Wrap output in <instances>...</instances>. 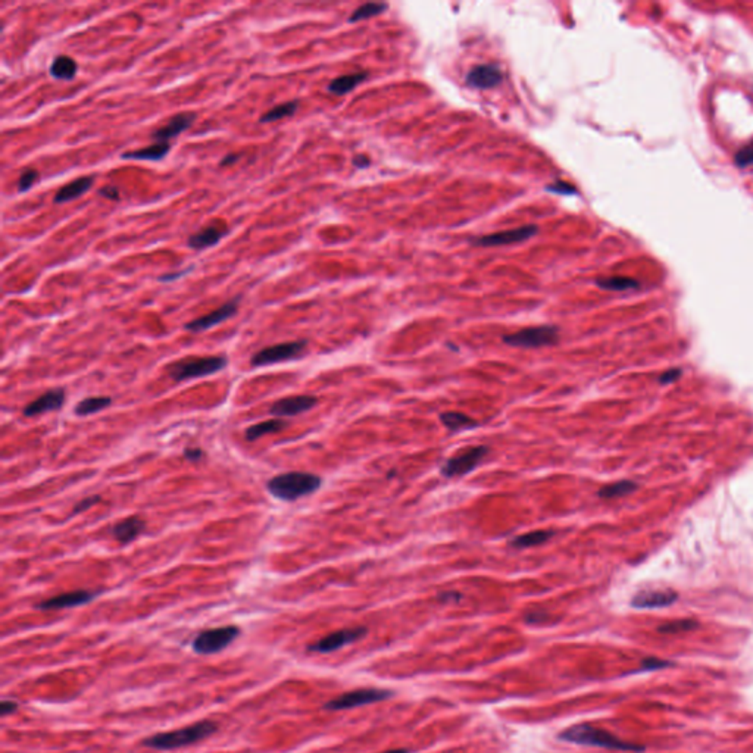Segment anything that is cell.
I'll return each mask as SVG.
<instances>
[{"mask_svg": "<svg viewBox=\"0 0 753 753\" xmlns=\"http://www.w3.org/2000/svg\"><path fill=\"white\" fill-rule=\"evenodd\" d=\"M353 164L357 165V166H361V168H362V166L370 165V159H368V158H365V156H358V158H355V159H353Z\"/></svg>", "mask_w": 753, "mask_h": 753, "instance_id": "obj_47", "label": "cell"}, {"mask_svg": "<svg viewBox=\"0 0 753 753\" xmlns=\"http://www.w3.org/2000/svg\"><path fill=\"white\" fill-rule=\"evenodd\" d=\"M286 427H287V423L284 420H281V418H273V420H267L262 423H258L255 425H250L245 433V438L247 442H256L258 438L264 437L267 434L280 433L282 428Z\"/></svg>", "mask_w": 753, "mask_h": 753, "instance_id": "obj_25", "label": "cell"}, {"mask_svg": "<svg viewBox=\"0 0 753 753\" xmlns=\"http://www.w3.org/2000/svg\"><path fill=\"white\" fill-rule=\"evenodd\" d=\"M67 401V392L62 387H55L45 392L37 399L30 402L23 411V415L25 418H34L38 415H43L46 412H55L59 411L64 406Z\"/></svg>", "mask_w": 753, "mask_h": 753, "instance_id": "obj_15", "label": "cell"}, {"mask_svg": "<svg viewBox=\"0 0 753 753\" xmlns=\"http://www.w3.org/2000/svg\"><path fill=\"white\" fill-rule=\"evenodd\" d=\"M77 71H78L77 62L67 55L56 56L50 65V76L60 81L74 80L77 76Z\"/></svg>", "mask_w": 753, "mask_h": 753, "instance_id": "obj_24", "label": "cell"}, {"mask_svg": "<svg viewBox=\"0 0 753 753\" xmlns=\"http://www.w3.org/2000/svg\"><path fill=\"white\" fill-rule=\"evenodd\" d=\"M146 530L144 519L139 517H128L118 521L117 524H113L111 528V536L117 540L120 545H128L134 540H137L143 531Z\"/></svg>", "mask_w": 753, "mask_h": 753, "instance_id": "obj_20", "label": "cell"}, {"mask_svg": "<svg viewBox=\"0 0 753 753\" xmlns=\"http://www.w3.org/2000/svg\"><path fill=\"white\" fill-rule=\"evenodd\" d=\"M240 158H242V155L240 153H228L227 156H224V158L221 159V162H219V166H228V165H233L236 164Z\"/></svg>", "mask_w": 753, "mask_h": 753, "instance_id": "obj_46", "label": "cell"}, {"mask_svg": "<svg viewBox=\"0 0 753 753\" xmlns=\"http://www.w3.org/2000/svg\"><path fill=\"white\" fill-rule=\"evenodd\" d=\"M381 753H409V750H407V749H392V750H385V752H381Z\"/></svg>", "mask_w": 753, "mask_h": 753, "instance_id": "obj_48", "label": "cell"}, {"mask_svg": "<svg viewBox=\"0 0 753 753\" xmlns=\"http://www.w3.org/2000/svg\"><path fill=\"white\" fill-rule=\"evenodd\" d=\"M736 165L740 166V168H745V166H749L753 164V143L748 144L746 148L741 149L737 155H736Z\"/></svg>", "mask_w": 753, "mask_h": 753, "instance_id": "obj_36", "label": "cell"}, {"mask_svg": "<svg viewBox=\"0 0 753 753\" xmlns=\"http://www.w3.org/2000/svg\"><path fill=\"white\" fill-rule=\"evenodd\" d=\"M306 346H308L306 340H295V341L273 344V346H267L254 353V357L250 358V365L259 368V367H268V365H276V363L297 359L303 353H305Z\"/></svg>", "mask_w": 753, "mask_h": 753, "instance_id": "obj_6", "label": "cell"}, {"mask_svg": "<svg viewBox=\"0 0 753 753\" xmlns=\"http://www.w3.org/2000/svg\"><path fill=\"white\" fill-rule=\"evenodd\" d=\"M539 232L536 225H524L518 227L514 229H506V232L487 234L474 240V245L484 246V247H495V246H508L514 243L526 242V240L535 237Z\"/></svg>", "mask_w": 753, "mask_h": 753, "instance_id": "obj_13", "label": "cell"}, {"mask_svg": "<svg viewBox=\"0 0 753 753\" xmlns=\"http://www.w3.org/2000/svg\"><path fill=\"white\" fill-rule=\"evenodd\" d=\"M240 300H242V295H238L234 299L225 302L224 305L216 308L212 312L206 313V315L199 317V318H196L190 322H187L184 326V330L190 331V333H202V331H206V330L212 328V327H216L218 324H221V322H224V321H227V319H229V318L236 315L237 311H238Z\"/></svg>", "mask_w": 753, "mask_h": 753, "instance_id": "obj_11", "label": "cell"}, {"mask_svg": "<svg viewBox=\"0 0 753 753\" xmlns=\"http://www.w3.org/2000/svg\"><path fill=\"white\" fill-rule=\"evenodd\" d=\"M18 709V704L14 702V700H2L0 702V715L2 717H8L10 714L16 712Z\"/></svg>", "mask_w": 753, "mask_h": 753, "instance_id": "obj_41", "label": "cell"}, {"mask_svg": "<svg viewBox=\"0 0 753 753\" xmlns=\"http://www.w3.org/2000/svg\"><path fill=\"white\" fill-rule=\"evenodd\" d=\"M634 490H636V484L633 483V481L622 480V481H616V483L614 484L602 487L599 490L598 496L602 499H615V497L630 495Z\"/></svg>", "mask_w": 753, "mask_h": 753, "instance_id": "obj_31", "label": "cell"}, {"mask_svg": "<svg viewBox=\"0 0 753 753\" xmlns=\"http://www.w3.org/2000/svg\"><path fill=\"white\" fill-rule=\"evenodd\" d=\"M559 740L567 741V743L572 745H581V746H592V748H602L609 750H622V752H643L644 748L639 746L631 741L622 740L620 737L614 736L612 733L598 727H593L589 724H578L572 726L567 730H563L558 736Z\"/></svg>", "mask_w": 753, "mask_h": 753, "instance_id": "obj_2", "label": "cell"}, {"mask_svg": "<svg viewBox=\"0 0 753 753\" xmlns=\"http://www.w3.org/2000/svg\"><path fill=\"white\" fill-rule=\"evenodd\" d=\"M673 662L665 661V659L659 658H646L642 662V671H655V669H662L671 666Z\"/></svg>", "mask_w": 753, "mask_h": 753, "instance_id": "obj_37", "label": "cell"}, {"mask_svg": "<svg viewBox=\"0 0 753 753\" xmlns=\"http://www.w3.org/2000/svg\"><path fill=\"white\" fill-rule=\"evenodd\" d=\"M553 536H555V531H552V530L528 531V532H526V535H519L515 539H512L509 541V546L514 548V549L535 548V546L543 545V543H546Z\"/></svg>", "mask_w": 753, "mask_h": 753, "instance_id": "obj_23", "label": "cell"}, {"mask_svg": "<svg viewBox=\"0 0 753 753\" xmlns=\"http://www.w3.org/2000/svg\"><path fill=\"white\" fill-rule=\"evenodd\" d=\"M194 121H196L194 112L177 113L164 125V127L152 133V139L156 140V143H170L171 139L177 137V135H180L181 133L190 128Z\"/></svg>", "mask_w": 753, "mask_h": 753, "instance_id": "obj_17", "label": "cell"}, {"mask_svg": "<svg viewBox=\"0 0 753 753\" xmlns=\"http://www.w3.org/2000/svg\"><path fill=\"white\" fill-rule=\"evenodd\" d=\"M679 375H682V370H678V368H675V370H669V371H666L665 374H662V376H661V383H662V384L673 383V381H675L677 379H679Z\"/></svg>", "mask_w": 753, "mask_h": 753, "instance_id": "obj_45", "label": "cell"}, {"mask_svg": "<svg viewBox=\"0 0 753 753\" xmlns=\"http://www.w3.org/2000/svg\"><path fill=\"white\" fill-rule=\"evenodd\" d=\"M183 456H184L186 461L192 462V464H197V462L203 461L205 456H206V453H205L203 449H201V447L188 446V447H186L184 451H183Z\"/></svg>", "mask_w": 753, "mask_h": 753, "instance_id": "obj_38", "label": "cell"}, {"mask_svg": "<svg viewBox=\"0 0 753 753\" xmlns=\"http://www.w3.org/2000/svg\"><path fill=\"white\" fill-rule=\"evenodd\" d=\"M488 455L487 446H471L459 455L449 458L443 464L440 473L446 478H458L474 471Z\"/></svg>", "mask_w": 753, "mask_h": 753, "instance_id": "obj_8", "label": "cell"}, {"mask_svg": "<svg viewBox=\"0 0 753 753\" xmlns=\"http://www.w3.org/2000/svg\"><path fill=\"white\" fill-rule=\"evenodd\" d=\"M170 149H171L170 143H153L148 146V148L125 152L121 155V158L127 161L131 159V161H155L156 162V161L164 159L165 156L168 155Z\"/></svg>", "mask_w": 753, "mask_h": 753, "instance_id": "obj_22", "label": "cell"}, {"mask_svg": "<svg viewBox=\"0 0 753 753\" xmlns=\"http://www.w3.org/2000/svg\"><path fill=\"white\" fill-rule=\"evenodd\" d=\"M111 405H112V397H109V396L86 397V399L80 401L76 405L74 414L80 418H86V416H90V415H94V414H99V412L104 411Z\"/></svg>", "mask_w": 753, "mask_h": 753, "instance_id": "obj_26", "label": "cell"}, {"mask_svg": "<svg viewBox=\"0 0 753 753\" xmlns=\"http://www.w3.org/2000/svg\"><path fill=\"white\" fill-rule=\"evenodd\" d=\"M100 500H102V496H99V495H91V496H87V497H85V499L78 500L77 504H76V506L72 508L71 517H77V515L82 514V512L89 510V509L93 508L94 505H98Z\"/></svg>", "mask_w": 753, "mask_h": 753, "instance_id": "obj_34", "label": "cell"}, {"mask_svg": "<svg viewBox=\"0 0 753 753\" xmlns=\"http://www.w3.org/2000/svg\"><path fill=\"white\" fill-rule=\"evenodd\" d=\"M438 600L443 602V603H452V602H459L462 600V594L459 592H443L438 594Z\"/></svg>", "mask_w": 753, "mask_h": 753, "instance_id": "obj_43", "label": "cell"}, {"mask_svg": "<svg viewBox=\"0 0 753 753\" xmlns=\"http://www.w3.org/2000/svg\"><path fill=\"white\" fill-rule=\"evenodd\" d=\"M367 77H368L367 72H355V74L337 77L328 85V91L333 94H337V96H343V94L352 91L355 87H358Z\"/></svg>", "mask_w": 753, "mask_h": 753, "instance_id": "obj_28", "label": "cell"}, {"mask_svg": "<svg viewBox=\"0 0 753 753\" xmlns=\"http://www.w3.org/2000/svg\"><path fill=\"white\" fill-rule=\"evenodd\" d=\"M548 190L550 192H557V193H565V194H571V193H575L574 187L571 184H567V183H562V181H557L555 184H552L548 187Z\"/></svg>", "mask_w": 753, "mask_h": 753, "instance_id": "obj_42", "label": "cell"}, {"mask_svg": "<svg viewBox=\"0 0 753 753\" xmlns=\"http://www.w3.org/2000/svg\"><path fill=\"white\" fill-rule=\"evenodd\" d=\"M99 596V592L93 590H72L68 593H62L54 598H49L41 600L34 605L36 609L40 611H56V609H67V608H77V606L87 605L93 602Z\"/></svg>", "mask_w": 753, "mask_h": 753, "instance_id": "obj_12", "label": "cell"}, {"mask_svg": "<svg viewBox=\"0 0 753 753\" xmlns=\"http://www.w3.org/2000/svg\"><path fill=\"white\" fill-rule=\"evenodd\" d=\"M93 183H94V177L93 175L78 177V179H76L74 181H71V183L65 184L62 188H59V190L55 194V197H54V202L55 203H67V202H71V201H76V199H78L80 196H82V194L90 190Z\"/></svg>", "mask_w": 753, "mask_h": 753, "instance_id": "obj_21", "label": "cell"}, {"mask_svg": "<svg viewBox=\"0 0 753 753\" xmlns=\"http://www.w3.org/2000/svg\"><path fill=\"white\" fill-rule=\"evenodd\" d=\"M438 418H440L442 424L447 428V430H451L453 433L478 427V423L474 420V418H471L462 412H455V411L443 412Z\"/></svg>", "mask_w": 753, "mask_h": 753, "instance_id": "obj_27", "label": "cell"}, {"mask_svg": "<svg viewBox=\"0 0 753 753\" xmlns=\"http://www.w3.org/2000/svg\"><path fill=\"white\" fill-rule=\"evenodd\" d=\"M385 9H387L385 3H365V5H362L361 8H358L357 10H355V12L352 14V16L349 18V21H350V23H357V21L368 19L371 16L383 14Z\"/></svg>", "mask_w": 753, "mask_h": 753, "instance_id": "obj_32", "label": "cell"}, {"mask_svg": "<svg viewBox=\"0 0 753 753\" xmlns=\"http://www.w3.org/2000/svg\"><path fill=\"white\" fill-rule=\"evenodd\" d=\"M559 340V330L553 326H539L522 328L517 333L506 334L504 341L512 348L521 349H539L545 346H553Z\"/></svg>", "mask_w": 753, "mask_h": 753, "instance_id": "obj_5", "label": "cell"}, {"mask_svg": "<svg viewBox=\"0 0 753 753\" xmlns=\"http://www.w3.org/2000/svg\"><path fill=\"white\" fill-rule=\"evenodd\" d=\"M37 179H38V172L33 168H27L23 174H21L18 180V192L23 193L30 190L31 186L37 181Z\"/></svg>", "mask_w": 753, "mask_h": 753, "instance_id": "obj_35", "label": "cell"}, {"mask_svg": "<svg viewBox=\"0 0 753 753\" xmlns=\"http://www.w3.org/2000/svg\"><path fill=\"white\" fill-rule=\"evenodd\" d=\"M322 478L305 471H290L267 481V490L271 496L282 502H296L309 496L321 487Z\"/></svg>", "mask_w": 753, "mask_h": 753, "instance_id": "obj_1", "label": "cell"}, {"mask_svg": "<svg viewBox=\"0 0 753 753\" xmlns=\"http://www.w3.org/2000/svg\"><path fill=\"white\" fill-rule=\"evenodd\" d=\"M392 696L393 693L390 692V690L358 688V690H353V692L344 693L336 699H331L330 702L324 705V708L328 710H348L353 708L381 702V700L390 699Z\"/></svg>", "mask_w": 753, "mask_h": 753, "instance_id": "obj_9", "label": "cell"}, {"mask_svg": "<svg viewBox=\"0 0 753 753\" xmlns=\"http://www.w3.org/2000/svg\"><path fill=\"white\" fill-rule=\"evenodd\" d=\"M193 268H194V267H188V268H184V269H181V271H172V273H168V274H164V276L158 277V280H159L161 282H172V281L179 280V278H183V277L187 276V274H190Z\"/></svg>", "mask_w": 753, "mask_h": 753, "instance_id": "obj_39", "label": "cell"}, {"mask_svg": "<svg viewBox=\"0 0 753 753\" xmlns=\"http://www.w3.org/2000/svg\"><path fill=\"white\" fill-rule=\"evenodd\" d=\"M218 724L214 721H201L188 727L168 731V733H159L143 740V746L155 750H174L202 741L216 733Z\"/></svg>", "mask_w": 753, "mask_h": 753, "instance_id": "obj_3", "label": "cell"}, {"mask_svg": "<svg viewBox=\"0 0 753 753\" xmlns=\"http://www.w3.org/2000/svg\"><path fill=\"white\" fill-rule=\"evenodd\" d=\"M227 365L228 359L224 355H218V357H187L170 363L166 367V372H168L172 381L183 383L216 374L223 371Z\"/></svg>", "mask_w": 753, "mask_h": 753, "instance_id": "obj_4", "label": "cell"}, {"mask_svg": "<svg viewBox=\"0 0 753 753\" xmlns=\"http://www.w3.org/2000/svg\"><path fill=\"white\" fill-rule=\"evenodd\" d=\"M99 194L103 196V197L111 199V201H120V199H121L120 188L115 187V186H104V187L99 188Z\"/></svg>", "mask_w": 753, "mask_h": 753, "instance_id": "obj_40", "label": "cell"}, {"mask_svg": "<svg viewBox=\"0 0 753 753\" xmlns=\"http://www.w3.org/2000/svg\"><path fill=\"white\" fill-rule=\"evenodd\" d=\"M695 627H697V622L693 620H677L671 622H665L664 625L659 627L658 631L664 634H677V633L693 630Z\"/></svg>", "mask_w": 753, "mask_h": 753, "instance_id": "obj_33", "label": "cell"}, {"mask_svg": "<svg viewBox=\"0 0 753 753\" xmlns=\"http://www.w3.org/2000/svg\"><path fill=\"white\" fill-rule=\"evenodd\" d=\"M504 80V72L497 65H478L467 76V85L475 89H491L499 86Z\"/></svg>", "mask_w": 753, "mask_h": 753, "instance_id": "obj_19", "label": "cell"}, {"mask_svg": "<svg viewBox=\"0 0 753 753\" xmlns=\"http://www.w3.org/2000/svg\"><path fill=\"white\" fill-rule=\"evenodd\" d=\"M240 634V629L236 625L216 627L199 633L192 643L193 651L199 655H212L224 651L232 644Z\"/></svg>", "mask_w": 753, "mask_h": 753, "instance_id": "obj_7", "label": "cell"}, {"mask_svg": "<svg viewBox=\"0 0 753 753\" xmlns=\"http://www.w3.org/2000/svg\"><path fill=\"white\" fill-rule=\"evenodd\" d=\"M318 399L315 396L309 394H299V396H289L282 397V399L274 402L269 407V414L276 418H290L296 416L303 412L311 411L313 406L317 405Z\"/></svg>", "mask_w": 753, "mask_h": 753, "instance_id": "obj_14", "label": "cell"}, {"mask_svg": "<svg viewBox=\"0 0 753 753\" xmlns=\"http://www.w3.org/2000/svg\"><path fill=\"white\" fill-rule=\"evenodd\" d=\"M677 593L673 590H646L637 593L631 599V606L637 609L665 608L677 600Z\"/></svg>", "mask_w": 753, "mask_h": 753, "instance_id": "obj_18", "label": "cell"}, {"mask_svg": "<svg viewBox=\"0 0 753 753\" xmlns=\"http://www.w3.org/2000/svg\"><path fill=\"white\" fill-rule=\"evenodd\" d=\"M524 620L527 624H540V622H545L548 620V614L546 612H530L524 616Z\"/></svg>", "mask_w": 753, "mask_h": 753, "instance_id": "obj_44", "label": "cell"}, {"mask_svg": "<svg viewBox=\"0 0 753 753\" xmlns=\"http://www.w3.org/2000/svg\"><path fill=\"white\" fill-rule=\"evenodd\" d=\"M228 232V225L224 221H214L188 237L187 246L193 250H205L218 245Z\"/></svg>", "mask_w": 753, "mask_h": 753, "instance_id": "obj_16", "label": "cell"}, {"mask_svg": "<svg viewBox=\"0 0 753 753\" xmlns=\"http://www.w3.org/2000/svg\"><path fill=\"white\" fill-rule=\"evenodd\" d=\"M367 634V629L365 627H355V629H343L339 631H334L326 637H322L318 642L312 643L308 646V651L317 652V653H331L336 652L341 647L352 644L358 642L359 639Z\"/></svg>", "mask_w": 753, "mask_h": 753, "instance_id": "obj_10", "label": "cell"}, {"mask_svg": "<svg viewBox=\"0 0 753 753\" xmlns=\"http://www.w3.org/2000/svg\"><path fill=\"white\" fill-rule=\"evenodd\" d=\"M600 289L611 291H625L639 287V281L629 277H603L594 281Z\"/></svg>", "mask_w": 753, "mask_h": 753, "instance_id": "obj_30", "label": "cell"}, {"mask_svg": "<svg viewBox=\"0 0 753 753\" xmlns=\"http://www.w3.org/2000/svg\"><path fill=\"white\" fill-rule=\"evenodd\" d=\"M297 106H299L297 100H289V102H284V103H280V104H277V106H274L273 109L267 111L262 115V117L259 118V121L262 124H268V122H274V121H278V120H282V118H289L297 111Z\"/></svg>", "mask_w": 753, "mask_h": 753, "instance_id": "obj_29", "label": "cell"}]
</instances>
